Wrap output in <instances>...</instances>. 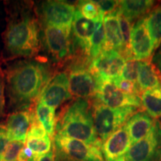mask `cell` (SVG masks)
I'll list each match as a JSON object with an SVG mask.
<instances>
[{"instance_id":"obj_1","label":"cell","mask_w":161,"mask_h":161,"mask_svg":"<svg viewBox=\"0 0 161 161\" xmlns=\"http://www.w3.org/2000/svg\"><path fill=\"white\" fill-rule=\"evenodd\" d=\"M51 80L48 66L35 60H23L14 64L7 73L10 97L19 108H27L40 98Z\"/></svg>"},{"instance_id":"obj_2","label":"cell","mask_w":161,"mask_h":161,"mask_svg":"<svg viewBox=\"0 0 161 161\" xmlns=\"http://www.w3.org/2000/svg\"><path fill=\"white\" fill-rule=\"evenodd\" d=\"M55 134L101 148L103 144L96 134L90 104L86 99L78 98L64 108L57 118Z\"/></svg>"},{"instance_id":"obj_3","label":"cell","mask_w":161,"mask_h":161,"mask_svg":"<svg viewBox=\"0 0 161 161\" xmlns=\"http://www.w3.org/2000/svg\"><path fill=\"white\" fill-rule=\"evenodd\" d=\"M6 49L11 55L31 57L39 51V31L36 20L23 16L11 22L5 31Z\"/></svg>"},{"instance_id":"obj_4","label":"cell","mask_w":161,"mask_h":161,"mask_svg":"<svg viewBox=\"0 0 161 161\" xmlns=\"http://www.w3.org/2000/svg\"><path fill=\"white\" fill-rule=\"evenodd\" d=\"M137 108H112L96 101L92 107V114L96 134L103 143L107 139L125 125L136 113Z\"/></svg>"},{"instance_id":"obj_5","label":"cell","mask_w":161,"mask_h":161,"mask_svg":"<svg viewBox=\"0 0 161 161\" xmlns=\"http://www.w3.org/2000/svg\"><path fill=\"white\" fill-rule=\"evenodd\" d=\"M161 123L154 121L146 137L130 146L125 157L126 161H160Z\"/></svg>"},{"instance_id":"obj_6","label":"cell","mask_w":161,"mask_h":161,"mask_svg":"<svg viewBox=\"0 0 161 161\" xmlns=\"http://www.w3.org/2000/svg\"><path fill=\"white\" fill-rule=\"evenodd\" d=\"M55 148L73 161H105L102 148L55 134Z\"/></svg>"},{"instance_id":"obj_7","label":"cell","mask_w":161,"mask_h":161,"mask_svg":"<svg viewBox=\"0 0 161 161\" xmlns=\"http://www.w3.org/2000/svg\"><path fill=\"white\" fill-rule=\"evenodd\" d=\"M96 98L104 105L112 108L142 107L140 96L125 92L114 85L112 80H96Z\"/></svg>"},{"instance_id":"obj_8","label":"cell","mask_w":161,"mask_h":161,"mask_svg":"<svg viewBox=\"0 0 161 161\" xmlns=\"http://www.w3.org/2000/svg\"><path fill=\"white\" fill-rule=\"evenodd\" d=\"M125 62L119 52L106 50L92 60L89 70L96 80H113L120 75Z\"/></svg>"},{"instance_id":"obj_9","label":"cell","mask_w":161,"mask_h":161,"mask_svg":"<svg viewBox=\"0 0 161 161\" xmlns=\"http://www.w3.org/2000/svg\"><path fill=\"white\" fill-rule=\"evenodd\" d=\"M73 5L64 1H47L42 5L41 14L46 25L72 30L76 12Z\"/></svg>"},{"instance_id":"obj_10","label":"cell","mask_w":161,"mask_h":161,"mask_svg":"<svg viewBox=\"0 0 161 161\" xmlns=\"http://www.w3.org/2000/svg\"><path fill=\"white\" fill-rule=\"evenodd\" d=\"M72 98L67 73L61 72L50 80L39 98L40 102L56 109Z\"/></svg>"},{"instance_id":"obj_11","label":"cell","mask_w":161,"mask_h":161,"mask_svg":"<svg viewBox=\"0 0 161 161\" xmlns=\"http://www.w3.org/2000/svg\"><path fill=\"white\" fill-rule=\"evenodd\" d=\"M130 47L133 59L147 60L152 56L154 48L146 25V18L142 17L132 26Z\"/></svg>"},{"instance_id":"obj_12","label":"cell","mask_w":161,"mask_h":161,"mask_svg":"<svg viewBox=\"0 0 161 161\" xmlns=\"http://www.w3.org/2000/svg\"><path fill=\"white\" fill-rule=\"evenodd\" d=\"M71 31L57 26L46 25L44 29L45 43L55 59H65L71 52Z\"/></svg>"},{"instance_id":"obj_13","label":"cell","mask_w":161,"mask_h":161,"mask_svg":"<svg viewBox=\"0 0 161 161\" xmlns=\"http://www.w3.org/2000/svg\"><path fill=\"white\" fill-rule=\"evenodd\" d=\"M131 142L125 125L104 141L102 150L105 161H126L125 157Z\"/></svg>"},{"instance_id":"obj_14","label":"cell","mask_w":161,"mask_h":161,"mask_svg":"<svg viewBox=\"0 0 161 161\" xmlns=\"http://www.w3.org/2000/svg\"><path fill=\"white\" fill-rule=\"evenodd\" d=\"M68 78L72 96L86 100L96 96V80L89 69L76 68L69 72Z\"/></svg>"},{"instance_id":"obj_15","label":"cell","mask_w":161,"mask_h":161,"mask_svg":"<svg viewBox=\"0 0 161 161\" xmlns=\"http://www.w3.org/2000/svg\"><path fill=\"white\" fill-rule=\"evenodd\" d=\"M35 114L32 110H19L11 114L7 120V134L9 141H19L25 143L30 126Z\"/></svg>"},{"instance_id":"obj_16","label":"cell","mask_w":161,"mask_h":161,"mask_svg":"<svg viewBox=\"0 0 161 161\" xmlns=\"http://www.w3.org/2000/svg\"><path fill=\"white\" fill-rule=\"evenodd\" d=\"M103 25L105 35V47L104 51L116 50L122 55L123 41L120 29L118 8L114 12L104 16Z\"/></svg>"},{"instance_id":"obj_17","label":"cell","mask_w":161,"mask_h":161,"mask_svg":"<svg viewBox=\"0 0 161 161\" xmlns=\"http://www.w3.org/2000/svg\"><path fill=\"white\" fill-rule=\"evenodd\" d=\"M154 121L146 111L136 112L128 120L125 127L129 134L131 146L148 135Z\"/></svg>"},{"instance_id":"obj_18","label":"cell","mask_w":161,"mask_h":161,"mask_svg":"<svg viewBox=\"0 0 161 161\" xmlns=\"http://www.w3.org/2000/svg\"><path fill=\"white\" fill-rule=\"evenodd\" d=\"M96 22L84 18L80 13L76 10L72 25V31L75 37V43L84 50L88 55L90 41L95 31Z\"/></svg>"},{"instance_id":"obj_19","label":"cell","mask_w":161,"mask_h":161,"mask_svg":"<svg viewBox=\"0 0 161 161\" xmlns=\"http://www.w3.org/2000/svg\"><path fill=\"white\" fill-rule=\"evenodd\" d=\"M137 85L140 91L142 92L161 86V77L158 73L155 66L148 60L140 62Z\"/></svg>"},{"instance_id":"obj_20","label":"cell","mask_w":161,"mask_h":161,"mask_svg":"<svg viewBox=\"0 0 161 161\" xmlns=\"http://www.w3.org/2000/svg\"><path fill=\"white\" fill-rule=\"evenodd\" d=\"M154 2L151 0H138V1H120L119 11L128 21L131 22L138 18L143 17V15L149 13L154 5Z\"/></svg>"},{"instance_id":"obj_21","label":"cell","mask_w":161,"mask_h":161,"mask_svg":"<svg viewBox=\"0 0 161 161\" xmlns=\"http://www.w3.org/2000/svg\"><path fill=\"white\" fill-rule=\"evenodd\" d=\"M35 111V116L37 121L45 130L46 134L50 136V138L52 139L55 135L56 122H57L55 109L38 101L36 105Z\"/></svg>"},{"instance_id":"obj_22","label":"cell","mask_w":161,"mask_h":161,"mask_svg":"<svg viewBox=\"0 0 161 161\" xmlns=\"http://www.w3.org/2000/svg\"><path fill=\"white\" fill-rule=\"evenodd\" d=\"M142 106L152 119L161 117V86L142 92L140 95Z\"/></svg>"},{"instance_id":"obj_23","label":"cell","mask_w":161,"mask_h":161,"mask_svg":"<svg viewBox=\"0 0 161 161\" xmlns=\"http://www.w3.org/2000/svg\"><path fill=\"white\" fill-rule=\"evenodd\" d=\"M145 18L146 28L156 49L161 44V5L152 9Z\"/></svg>"},{"instance_id":"obj_24","label":"cell","mask_w":161,"mask_h":161,"mask_svg":"<svg viewBox=\"0 0 161 161\" xmlns=\"http://www.w3.org/2000/svg\"><path fill=\"white\" fill-rule=\"evenodd\" d=\"M103 18L96 21V27L90 41L88 55L92 60L97 58L104 50L105 47V35L103 25Z\"/></svg>"},{"instance_id":"obj_25","label":"cell","mask_w":161,"mask_h":161,"mask_svg":"<svg viewBox=\"0 0 161 161\" xmlns=\"http://www.w3.org/2000/svg\"><path fill=\"white\" fill-rule=\"evenodd\" d=\"M26 147L30 148L36 156L43 155L52 150V139L49 135L27 136Z\"/></svg>"},{"instance_id":"obj_26","label":"cell","mask_w":161,"mask_h":161,"mask_svg":"<svg viewBox=\"0 0 161 161\" xmlns=\"http://www.w3.org/2000/svg\"><path fill=\"white\" fill-rule=\"evenodd\" d=\"M78 11L86 19L96 22L104 14L100 12L95 1H80L78 4Z\"/></svg>"},{"instance_id":"obj_27","label":"cell","mask_w":161,"mask_h":161,"mask_svg":"<svg viewBox=\"0 0 161 161\" xmlns=\"http://www.w3.org/2000/svg\"><path fill=\"white\" fill-rule=\"evenodd\" d=\"M140 61L134 59L126 60L125 64L121 71L120 75L117 77L119 79L126 80L133 83L137 84V77Z\"/></svg>"},{"instance_id":"obj_28","label":"cell","mask_w":161,"mask_h":161,"mask_svg":"<svg viewBox=\"0 0 161 161\" xmlns=\"http://www.w3.org/2000/svg\"><path fill=\"white\" fill-rule=\"evenodd\" d=\"M23 147V142L19 141H9L0 157V161H17L18 155Z\"/></svg>"},{"instance_id":"obj_29","label":"cell","mask_w":161,"mask_h":161,"mask_svg":"<svg viewBox=\"0 0 161 161\" xmlns=\"http://www.w3.org/2000/svg\"><path fill=\"white\" fill-rule=\"evenodd\" d=\"M112 82L116 87L122 90V91L127 92V93L134 94V95L140 96V91L139 90L137 84L133 83V82L129 81V80L119 79L118 78L113 80Z\"/></svg>"},{"instance_id":"obj_30","label":"cell","mask_w":161,"mask_h":161,"mask_svg":"<svg viewBox=\"0 0 161 161\" xmlns=\"http://www.w3.org/2000/svg\"><path fill=\"white\" fill-rule=\"evenodd\" d=\"M120 1H95L100 12L104 15L116 11L119 8Z\"/></svg>"},{"instance_id":"obj_31","label":"cell","mask_w":161,"mask_h":161,"mask_svg":"<svg viewBox=\"0 0 161 161\" xmlns=\"http://www.w3.org/2000/svg\"><path fill=\"white\" fill-rule=\"evenodd\" d=\"M37 157L30 148L25 146L20 151L17 161H35Z\"/></svg>"},{"instance_id":"obj_32","label":"cell","mask_w":161,"mask_h":161,"mask_svg":"<svg viewBox=\"0 0 161 161\" xmlns=\"http://www.w3.org/2000/svg\"><path fill=\"white\" fill-rule=\"evenodd\" d=\"M8 142L9 140L8 139L6 126L3 125H0V157L5 151Z\"/></svg>"},{"instance_id":"obj_33","label":"cell","mask_w":161,"mask_h":161,"mask_svg":"<svg viewBox=\"0 0 161 161\" xmlns=\"http://www.w3.org/2000/svg\"><path fill=\"white\" fill-rule=\"evenodd\" d=\"M5 84L3 80L0 78V119L2 118L5 110Z\"/></svg>"},{"instance_id":"obj_34","label":"cell","mask_w":161,"mask_h":161,"mask_svg":"<svg viewBox=\"0 0 161 161\" xmlns=\"http://www.w3.org/2000/svg\"><path fill=\"white\" fill-rule=\"evenodd\" d=\"M55 148H52V150L47 154L41 156H37L35 161H55Z\"/></svg>"},{"instance_id":"obj_35","label":"cell","mask_w":161,"mask_h":161,"mask_svg":"<svg viewBox=\"0 0 161 161\" xmlns=\"http://www.w3.org/2000/svg\"><path fill=\"white\" fill-rule=\"evenodd\" d=\"M55 148V147H54ZM55 161H73L71 159H69L68 157H66L65 154L61 153L60 151H58L55 148Z\"/></svg>"},{"instance_id":"obj_36","label":"cell","mask_w":161,"mask_h":161,"mask_svg":"<svg viewBox=\"0 0 161 161\" xmlns=\"http://www.w3.org/2000/svg\"><path fill=\"white\" fill-rule=\"evenodd\" d=\"M153 62H154V66L156 65L157 67L161 71V49L154 55V58H153Z\"/></svg>"}]
</instances>
